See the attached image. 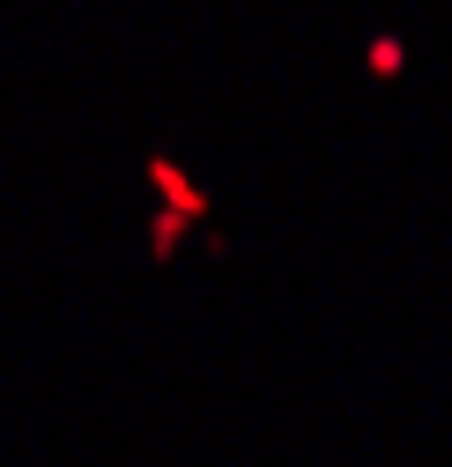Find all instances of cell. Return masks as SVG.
I'll list each match as a JSON object with an SVG mask.
<instances>
[]
</instances>
